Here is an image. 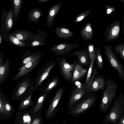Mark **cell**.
I'll list each match as a JSON object with an SVG mask.
<instances>
[{
	"instance_id": "obj_1",
	"label": "cell",
	"mask_w": 124,
	"mask_h": 124,
	"mask_svg": "<svg viewBox=\"0 0 124 124\" xmlns=\"http://www.w3.org/2000/svg\"><path fill=\"white\" fill-rule=\"evenodd\" d=\"M31 73L24 76L17 84L12 92L11 99L21 100L28 96L37 89L31 78Z\"/></svg>"
},
{
	"instance_id": "obj_2",
	"label": "cell",
	"mask_w": 124,
	"mask_h": 124,
	"mask_svg": "<svg viewBox=\"0 0 124 124\" xmlns=\"http://www.w3.org/2000/svg\"><path fill=\"white\" fill-rule=\"evenodd\" d=\"M117 84L109 78L106 82L105 88L103 92L99 105L101 112L105 113L108 111L114 99L117 91Z\"/></svg>"
},
{
	"instance_id": "obj_3",
	"label": "cell",
	"mask_w": 124,
	"mask_h": 124,
	"mask_svg": "<svg viewBox=\"0 0 124 124\" xmlns=\"http://www.w3.org/2000/svg\"><path fill=\"white\" fill-rule=\"evenodd\" d=\"M124 114V97L121 92L116 98L108 113L105 116L103 122L115 124L120 117Z\"/></svg>"
},
{
	"instance_id": "obj_4",
	"label": "cell",
	"mask_w": 124,
	"mask_h": 124,
	"mask_svg": "<svg viewBox=\"0 0 124 124\" xmlns=\"http://www.w3.org/2000/svg\"><path fill=\"white\" fill-rule=\"evenodd\" d=\"M104 49L107 60L110 65L117 71L119 78L124 81V66L119 62L109 45L105 44Z\"/></svg>"
},
{
	"instance_id": "obj_5",
	"label": "cell",
	"mask_w": 124,
	"mask_h": 124,
	"mask_svg": "<svg viewBox=\"0 0 124 124\" xmlns=\"http://www.w3.org/2000/svg\"><path fill=\"white\" fill-rule=\"evenodd\" d=\"M56 62L51 60L46 62L39 71L35 79V86L36 89L41 87L44 82L48 78Z\"/></svg>"
},
{
	"instance_id": "obj_6",
	"label": "cell",
	"mask_w": 124,
	"mask_h": 124,
	"mask_svg": "<svg viewBox=\"0 0 124 124\" xmlns=\"http://www.w3.org/2000/svg\"><path fill=\"white\" fill-rule=\"evenodd\" d=\"M0 120H2L11 117L15 110L8 98L3 93L0 87Z\"/></svg>"
},
{
	"instance_id": "obj_7",
	"label": "cell",
	"mask_w": 124,
	"mask_h": 124,
	"mask_svg": "<svg viewBox=\"0 0 124 124\" xmlns=\"http://www.w3.org/2000/svg\"><path fill=\"white\" fill-rule=\"evenodd\" d=\"M97 97L93 96L88 98L75 105L69 110L68 114L74 116L82 114L92 107L95 103Z\"/></svg>"
},
{
	"instance_id": "obj_8",
	"label": "cell",
	"mask_w": 124,
	"mask_h": 124,
	"mask_svg": "<svg viewBox=\"0 0 124 124\" xmlns=\"http://www.w3.org/2000/svg\"><path fill=\"white\" fill-rule=\"evenodd\" d=\"M76 64L75 62L70 63L64 56L59 60V65L60 73L62 77L68 81L70 82L72 81L74 68Z\"/></svg>"
},
{
	"instance_id": "obj_9",
	"label": "cell",
	"mask_w": 124,
	"mask_h": 124,
	"mask_svg": "<svg viewBox=\"0 0 124 124\" xmlns=\"http://www.w3.org/2000/svg\"><path fill=\"white\" fill-rule=\"evenodd\" d=\"M120 29L121 21L119 19L110 24L106 28L104 33L105 41L107 42H112L118 38Z\"/></svg>"
},
{
	"instance_id": "obj_10",
	"label": "cell",
	"mask_w": 124,
	"mask_h": 124,
	"mask_svg": "<svg viewBox=\"0 0 124 124\" xmlns=\"http://www.w3.org/2000/svg\"><path fill=\"white\" fill-rule=\"evenodd\" d=\"M81 46L76 43L64 42L54 45L51 48L50 51L56 56L65 55L68 56L70 52Z\"/></svg>"
},
{
	"instance_id": "obj_11",
	"label": "cell",
	"mask_w": 124,
	"mask_h": 124,
	"mask_svg": "<svg viewBox=\"0 0 124 124\" xmlns=\"http://www.w3.org/2000/svg\"><path fill=\"white\" fill-rule=\"evenodd\" d=\"M41 59V56L39 57L20 67L18 69V72L16 75L12 78V79L14 81L18 80L31 73L33 70L38 66Z\"/></svg>"
},
{
	"instance_id": "obj_12",
	"label": "cell",
	"mask_w": 124,
	"mask_h": 124,
	"mask_svg": "<svg viewBox=\"0 0 124 124\" xmlns=\"http://www.w3.org/2000/svg\"><path fill=\"white\" fill-rule=\"evenodd\" d=\"M64 92V88L62 87L59 88L57 91L46 112V118L49 119L53 117L54 113Z\"/></svg>"
},
{
	"instance_id": "obj_13",
	"label": "cell",
	"mask_w": 124,
	"mask_h": 124,
	"mask_svg": "<svg viewBox=\"0 0 124 124\" xmlns=\"http://www.w3.org/2000/svg\"><path fill=\"white\" fill-rule=\"evenodd\" d=\"M36 115L32 112L31 109L17 112L15 115L14 124H32Z\"/></svg>"
},
{
	"instance_id": "obj_14",
	"label": "cell",
	"mask_w": 124,
	"mask_h": 124,
	"mask_svg": "<svg viewBox=\"0 0 124 124\" xmlns=\"http://www.w3.org/2000/svg\"><path fill=\"white\" fill-rule=\"evenodd\" d=\"M86 88L85 85L83 84L78 87L71 93L68 103L69 110L73 108L77 102L84 96Z\"/></svg>"
},
{
	"instance_id": "obj_15",
	"label": "cell",
	"mask_w": 124,
	"mask_h": 124,
	"mask_svg": "<svg viewBox=\"0 0 124 124\" xmlns=\"http://www.w3.org/2000/svg\"><path fill=\"white\" fill-rule=\"evenodd\" d=\"M106 82L103 75L97 76L92 84L88 92H94L100 90L104 91Z\"/></svg>"
},
{
	"instance_id": "obj_16",
	"label": "cell",
	"mask_w": 124,
	"mask_h": 124,
	"mask_svg": "<svg viewBox=\"0 0 124 124\" xmlns=\"http://www.w3.org/2000/svg\"><path fill=\"white\" fill-rule=\"evenodd\" d=\"M61 3L55 4L48 11L46 23L49 28H51L55 17L61 8Z\"/></svg>"
},
{
	"instance_id": "obj_17",
	"label": "cell",
	"mask_w": 124,
	"mask_h": 124,
	"mask_svg": "<svg viewBox=\"0 0 124 124\" xmlns=\"http://www.w3.org/2000/svg\"><path fill=\"white\" fill-rule=\"evenodd\" d=\"M87 48L83 50H75L69 54L68 56L70 57L76 55L78 57L81 65H87L89 63V55Z\"/></svg>"
},
{
	"instance_id": "obj_18",
	"label": "cell",
	"mask_w": 124,
	"mask_h": 124,
	"mask_svg": "<svg viewBox=\"0 0 124 124\" xmlns=\"http://www.w3.org/2000/svg\"><path fill=\"white\" fill-rule=\"evenodd\" d=\"M48 95L45 93L41 92L36 100V102L34 107L31 109L34 114L37 115L41 113Z\"/></svg>"
},
{
	"instance_id": "obj_19",
	"label": "cell",
	"mask_w": 124,
	"mask_h": 124,
	"mask_svg": "<svg viewBox=\"0 0 124 124\" xmlns=\"http://www.w3.org/2000/svg\"><path fill=\"white\" fill-rule=\"evenodd\" d=\"M60 82L59 77L58 76H54L47 81L43 87L37 89L48 94L58 85Z\"/></svg>"
},
{
	"instance_id": "obj_20",
	"label": "cell",
	"mask_w": 124,
	"mask_h": 124,
	"mask_svg": "<svg viewBox=\"0 0 124 124\" xmlns=\"http://www.w3.org/2000/svg\"><path fill=\"white\" fill-rule=\"evenodd\" d=\"M11 63L10 60L7 58L3 65L0 66V84L4 82L8 78Z\"/></svg>"
},
{
	"instance_id": "obj_21",
	"label": "cell",
	"mask_w": 124,
	"mask_h": 124,
	"mask_svg": "<svg viewBox=\"0 0 124 124\" xmlns=\"http://www.w3.org/2000/svg\"><path fill=\"white\" fill-rule=\"evenodd\" d=\"M42 52L35 51L33 53L28 52L23 54L22 57V60L20 66L21 67L27 63L39 57L43 54Z\"/></svg>"
},
{
	"instance_id": "obj_22",
	"label": "cell",
	"mask_w": 124,
	"mask_h": 124,
	"mask_svg": "<svg viewBox=\"0 0 124 124\" xmlns=\"http://www.w3.org/2000/svg\"><path fill=\"white\" fill-rule=\"evenodd\" d=\"M94 34L92 25L89 22L82 28L81 30V36L82 38L85 40H89L92 39Z\"/></svg>"
},
{
	"instance_id": "obj_23",
	"label": "cell",
	"mask_w": 124,
	"mask_h": 124,
	"mask_svg": "<svg viewBox=\"0 0 124 124\" xmlns=\"http://www.w3.org/2000/svg\"><path fill=\"white\" fill-rule=\"evenodd\" d=\"M54 33L58 38L62 39L70 38L73 35V33L69 28L63 27L56 28Z\"/></svg>"
},
{
	"instance_id": "obj_24",
	"label": "cell",
	"mask_w": 124,
	"mask_h": 124,
	"mask_svg": "<svg viewBox=\"0 0 124 124\" xmlns=\"http://www.w3.org/2000/svg\"><path fill=\"white\" fill-rule=\"evenodd\" d=\"M33 93H31L26 98L20 101V103L18 109L20 111L24 110L30 107L31 109L33 108L35 104L36 100L33 101L32 100V97Z\"/></svg>"
},
{
	"instance_id": "obj_25",
	"label": "cell",
	"mask_w": 124,
	"mask_h": 124,
	"mask_svg": "<svg viewBox=\"0 0 124 124\" xmlns=\"http://www.w3.org/2000/svg\"><path fill=\"white\" fill-rule=\"evenodd\" d=\"M12 35L23 42L33 39V35H31V33L25 30L15 31Z\"/></svg>"
},
{
	"instance_id": "obj_26",
	"label": "cell",
	"mask_w": 124,
	"mask_h": 124,
	"mask_svg": "<svg viewBox=\"0 0 124 124\" xmlns=\"http://www.w3.org/2000/svg\"><path fill=\"white\" fill-rule=\"evenodd\" d=\"M88 71L87 69L83 68L80 64H76L74 68L72 81H75L80 79Z\"/></svg>"
},
{
	"instance_id": "obj_27",
	"label": "cell",
	"mask_w": 124,
	"mask_h": 124,
	"mask_svg": "<svg viewBox=\"0 0 124 124\" xmlns=\"http://www.w3.org/2000/svg\"><path fill=\"white\" fill-rule=\"evenodd\" d=\"M42 14V12L39 8H35L31 9L28 13L29 22L30 23L32 22L37 23Z\"/></svg>"
},
{
	"instance_id": "obj_28",
	"label": "cell",
	"mask_w": 124,
	"mask_h": 124,
	"mask_svg": "<svg viewBox=\"0 0 124 124\" xmlns=\"http://www.w3.org/2000/svg\"><path fill=\"white\" fill-rule=\"evenodd\" d=\"M23 0H13V12L14 22L16 21L20 12L22 7Z\"/></svg>"
},
{
	"instance_id": "obj_29",
	"label": "cell",
	"mask_w": 124,
	"mask_h": 124,
	"mask_svg": "<svg viewBox=\"0 0 124 124\" xmlns=\"http://www.w3.org/2000/svg\"><path fill=\"white\" fill-rule=\"evenodd\" d=\"M96 63L97 67L99 70H101L103 66V62L101 56V51L99 47L95 48Z\"/></svg>"
},
{
	"instance_id": "obj_30",
	"label": "cell",
	"mask_w": 124,
	"mask_h": 124,
	"mask_svg": "<svg viewBox=\"0 0 124 124\" xmlns=\"http://www.w3.org/2000/svg\"><path fill=\"white\" fill-rule=\"evenodd\" d=\"M41 35H39L38 33L34 37V39L32 42L31 46L32 47L37 46H42L44 45L45 42L46 38L40 37Z\"/></svg>"
},
{
	"instance_id": "obj_31",
	"label": "cell",
	"mask_w": 124,
	"mask_h": 124,
	"mask_svg": "<svg viewBox=\"0 0 124 124\" xmlns=\"http://www.w3.org/2000/svg\"><path fill=\"white\" fill-rule=\"evenodd\" d=\"M11 9L9 10L6 20V24L8 31L11 29L13 26V12L12 8Z\"/></svg>"
},
{
	"instance_id": "obj_32",
	"label": "cell",
	"mask_w": 124,
	"mask_h": 124,
	"mask_svg": "<svg viewBox=\"0 0 124 124\" xmlns=\"http://www.w3.org/2000/svg\"><path fill=\"white\" fill-rule=\"evenodd\" d=\"M92 10V9H89L80 14L76 17L74 24H76L81 21L88 15Z\"/></svg>"
},
{
	"instance_id": "obj_33",
	"label": "cell",
	"mask_w": 124,
	"mask_h": 124,
	"mask_svg": "<svg viewBox=\"0 0 124 124\" xmlns=\"http://www.w3.org/2000/svg\"><path fill=\"white\" fill-rule=\"evenodd\" d=\"M115 52L119 54V57L124 61V43L116 44L114 47Z\"/></svg>"
},
{
	"instance_id": "obj_34",
	"label": "cell",
	"mask_w": 124,
	"mask_h": 124,
	"mask_svg": "<svg viewBox=\"0 0 124 124\" xmlns=\"http://www.w3.org/2000/svg\"><path fill=\"white\" fill-rule=\"evenodd\" d=\"M96 47L93 43L89 44L87 48L89 60L91 61L93 59H96Z\"/></svg>"
},
{
	"instance_id": "obj_35",
	"label": "cell",
	"mask_w": 124,
	"mask_h": 124,
	"mask_svg": "<svg viewBox=\"0 0 124 124\" xmlns=\"http://www.w3.org/2000/svg\"><path fill=\"white\" fill-rule=\"evenodd\" d=\"M10 41L14 44L19 47H25L28 46L27 44L22 42L12 35L9 36Z\"/></svg>"
},
{
	"instance_id": "obj_36",
	"label": "cell",
	"mask_w": 124,
	"mask_h": 124,
	"mask_svg": "<svg viewBox=\"0 0 124 124\" xmlns=\"http://www.w3.org/2000/svg\"><path fill=\"white\" fill-rule=\"evenodd\" d=\"M97 69L98 68L97 66L95 67L92 73L86 88L85 91V92H88L91 85L95 78V77L97 76V75L99 73V72L97 71Z\"/></svg>"
},
{
	"instance_id": "obj_37",
	"label": "cell",
	"mask_w": 124,
	"mask_h": 124,
	"mask_svg": "<svg viewBox=\"0 0 124 124\" xmlns=\"http://www.w3.org/2000/svg\"><path fill=\"white\" fill-rule=\"evenodd\" d=\"M106 14L108 18L113 16L116 12V8L109 5L106 6Z\"/></svg>"
},
{
	"instance_id": "obj_38",
	"label": "cell",
	"mask_w": 124,
	"mask_h": 124,
	"mask_svg": "<svg viewBox=\"0 0 124 124\" xmlns=\"http://www.w3.org/2000/svg\"><path fill=\"white\" fill-rule=\"evenodd\" d=\"M95 60V58H94L91 61V64L87 73L86 79L85 86L86 88L88 85L90 78L92 74L93 67Z\"/></svg>"
},
{
	"instance_id": "obj_39",
	"label": "cell",
	"mask_w": 124,
	"mask_h": 124,
	"mask_svg": "<svg viewBox=\"0 0 124 124\" xmlns=\"http://www.w3.org/2000/svg\"><path fill=\"white\" fill-rule=\"evenodd\" d=\"M41 114L36 115L32 121V124H43Z\"/></svg>"
},
{
	"instance_id": "obj_40",
	"label": "cell",
	"mask_w": 124,
	"mask_h": 124,
	"mask_svg": "<svg viewBox=\"0 0 124 124\" xmlns=\"http://www.w3.org/2000/svg\"><path fill=\"white\" fill-rule=\"evenodd\" d=\"M115 124H124V114L121 116Z\"/></svg>"
},
{
	"instance_id": "obj_41",
	"label": "cell",
	"mask_w": 124,
	"mask_h": 124,
	"mask_svg": "<svg viewBox=\"0 0 124 124\" xmlns=\"http://www.w3.org/2000/svg\"><path fill=\"white\" fill-rule=\"evenodd\" d=\"M3 54L2 52H1L0 54V66L2 65L4 63H3Z\"/></svg>"
},
{
	"instance_id": "obj_42",
	"label": "cell",
	"mask_w": 124,
	"mask_h": 124,
	"mask_svg": "<svg viewBox=\"0 0 124 124\" xmlns=\"http://www.w3.org/2000/svg\"><path fill=\"white\" fill-rule=\"evenodd\" d=\"M122 19L123 24L122 28L123 29V34H124V16L123 17Z\"/></svg>"
},
{
	"instance_id": "obj_43",
	"label": "cell",
	"mask_w": 124,
	"mask_h": 124,
	"mask_svg": "<svg viewBox=\"0 0 124 124\" xmlns=\"http://www.w3.org/2000/svg\"><path fill=\"white\" fill-rule=\"evenodd\" d=\"M49 0H38V1L39 2L43 3L44 2L48 1Z\"/></svg>"
},
{
	"instance_id": "obj_44",
	"label": "cell",
	"mask_w": 124,
	"mask_h": 124,
	"mask_svg": "<svg viewBox=\"0 0 124 124\" xmlns=\"http://www.w3.org/2000/svg\"><path fill=\"white\" fill-rule=\"evenodd\" d=\"M2 37L1 35L0 36V44H1L2 42Z\"/></svg>"
},
{
	"instance_id": "obj_45",
	"label": "cell",
	"mask_w": 124,
	"mask_h": 124,
	"mask_svg": "<svg viewBox=\"0 0 124 124\" xmlns=\"http://www.w3.org/2000/svg\"><path fill=\"white\" fill-rule=\"evenodd\" d=\"M119 1L123 3H124V0H119Z\"/></svg>"
},
{
	"instance_id": "obj_46",
	"label": "cell",
	"mask_w": 124,
	"mask_h": 124,
	"mask_svg": "<svg viewBox=\"0 0 124 124\" xmlns=\"http://www.w3.org/2000/svg\"><path fill=\"white\" fill-rule=\"evenodd\" d=\"M102 124H111L103 122V123Z\"/></svg>"
},
{
	"instance_id": "obj_47",
	"label": "cell",
	"mask_w": 124,
	"mask_h": 124,
	"mask_svg": "<svg viewBox=\"0 0 124 124\" xmlns=\"http://www.w3.org/2000/svg\"></svg>"
}]
</instances>
